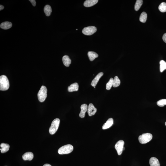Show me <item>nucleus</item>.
I'll return each mask as SVG.
<instances>
[{"mask_svg":"<svg viewBox=\"0 0 166 166\" xmlns=\"http://www.w3.org/2000/svg\"><path fill=\"white\" fill-rule=\"evenodd\" d=\"M10 86L9 80L6 76L2 75L0 76V90L7 91Z\"/></svg>","mask_w":166,"mask_h":166,"instance_id":"nucleus-1","label":"nucleus"},{"mask_svg":"<svg viewBox=\"0 0 166 166\" xmlns=\"http://www.w3.org/2000/svg\"><path fill=\"white\" fill-rule=\"evenodd\" d=\"M47 89L45 86H42L38 93V99L40 102H43L47 96Z\"/></svg>","mask_w":166,"mask_h":166,"instance_id":"nucleus-2","label":"nucleus"},{"mask_svg":"<svg viewBox=\"0 0 166 166\" xmlns=\"http://www.w3.org/2000/svg\"><path fill=\"white\" fill-rule=\"evenodd\" d=\"M60 120L56 118L53 121L49 129V133L51 135L54 134L58 129L60 124Z\"/></svg>","mask_w":166,"mask_h":166,"instance_id":"nucleus-3","label":"nucleus"},{"mask_svg":"<svg viewBox=\"0 0 166 166\" xmlns=\"http://www.w3.org/2000/svg\"><path fill=\"white\" fill-rule=\"evenodd\" d=\"M74 148L71 145L68 144L61 147L58 150V153L60 154H70L73 151Z\"/></svg>","mask_w":166,"mask_h":166,"instance_id":"nucleus-4","label":"nucleus"},{"mask_svg":"<svg viewBox=\"0 0 166 166\" xmlns=\"http://www.w3.org/2000/svg\"><path fill=\"white\" fill-rule=\"evenodd\" d=\"M152 138V135L150 133H143L139 136L138 137V140L141 144H146L150 141Z\"/></svg>","mask_w":166,"mask_h":166,"instance_id":"nucleus-5","label":"nucleus"},{"mask_svg":"<svg viewBox=\"0 0 166 166\" xmlns=\"http://www.w3.org/2000/svg\"><path fill=\"white\" fill-rule=\"evenodd\" d=\"M97 30L96 27L94 26H89L84 28L82 33L85 35H91L96 33Z\"/></svg>","mask_w":166,"mask_h":166,"instance_id":"nucleus-6","label":"nucleus"},{"mask_svg":"<svg viewBox=\"0 0 166 166\" xmlns=\"http://www.w3.org/2000/svg\"><path fill=\"white\" fill-rule=\"evenodd\" d=\"M124 144V142L123 140H120L117 141L115 145V149L117 151V154L119 155H121L122 153Z\"/></svg>","mask_w":166,"mask_h":166,"instance_id":"nucleus-7","label":"nucleus"},{"mask_svg":"<svg viewBox=\"0 0 166 166\" xmlns=\"http://www.w3.org/2000/svg\"><path fill=\"white\" fill-rule=\"evenodd\" d=\"M97 111V109L92 104H90L88 106V113L89 116H91L94 115Z\"/></svg>","mask_w":166,"mask_h":166,"instance_id":"nucleus-8","label":"nucleus"},{"mask_svg":"<svg viewBox=\"0 0 166 166\" xmlns=\"http://www.w3.org/2000/svg\"><path fill=\"white\" fill-rule=\"evenodd\" d=\"M88 106L87 104H82L81 106V110L79 114L80 117L82 118H84L86 113L88 111Z\"/></svg>","mask_w":166,"mask_h":166,"instance_id":"nucleus-9","label":"nucleus"},{"mask_svg":"<svg viewBox=\"0 0 166 166\" xmlns=\"http://www.w3.org/2000/svg\"><path fill=\"white\" fill-rule=\"evenodd\" d=\"M104 75V73L102 72H100L95 77L92 81L91 85L92 86L94 87L96 86V85L99 82V80L100 78L101 77Z\"/></svg>","mask_w":166,"mask_h":166,"instance_id":"nucleus-10","label":"nucleus"},{"mask_svg":"<svg viewBox=\"0 0 166 166\" xmlns=\"http://www.w3.org/2000/svg\"><path fill=\"white\" fill-rule=\"evenodd\" d=\"M34 155L31 152H27L25 153L22 156V159L25 161H31L33 159Z\"/></svg>","mask_w":166,"mask_h":166,"instance_id":"nucleus-11","label":"nucleus"},{"mask_svg":"<svg viewBox=\"0 0 166 166\" xmlns=\"http://www.w3.org/2000/svg\"><path fill=\"white\" fill-rule=\"evenodd\" d=\"M98 0H87L84 3L85 7H90L95 5L98 2Z\"/></svg>","mask_w":166,"mask_h":166,"instance_id":"nucleus-12","label":"nucleus"},{"mask_svg":"<svg viewBox=\"0 0 166 166\" xmlns=\"http://www.w3.org/2000/svg\"><path fill=\"white\" fill-rule=\"evenodd\" d=\"M114 122L113 119L112 118H109L108 120L106 123L103 125L102 129L103 130H106L112 126Z\"/></svg>","mask_w":166,"mask_h":166,"instance_id":"nucleus-13","label":"nucleus"},{"mask_svg":"<svg viewBox=\"0 0 166 166\" xmlns=\"http://www.w3.org/2000/svg\"><path fill=\"white\" fill-rule=\"evenodd\" d=\"M78 88L79 86L78 83H74L68 87V91L69 92L77 91H78Z\"/></svg>","mask_w":166,"mask_h":166,"instance_id":"nucleus-14","label":"nucleus"},{"mask_svg":"<svg viewBox=\"0 0 166 166\" xmlns=\"http://www.w3.org/2000/svg\"><path fill=\"white\" fill-rule=\"evenodd\" d=\"M149 163L151 166H160L158 159L155 157H151L149 160Z\"/></svg>","mask_w":166,"mask_h":166,"instance_id":"nucleus-15","label":"nucleus"},{"mask_svg":"<svg viewBox=\"0 0 166 166\" xmlns=\"http://www.w3.org/2000/svg\"><path fill=\"white\" fill-rule=\"evenodd\" d=\"M62 61L64 65L66 67H69L71 63V60L68 56H64L62 57Z\"/></svg>","mask_w":166,"mask_h":166,"instance_id":"nucleus-16","label":"nucleus"},{"mask_svg":"<svg viewBox=\"0 0 166 166\" xmlns=\"http://www.w3.org/2000/svg\"><path fill=\"white\" fill-rule=\"evenodd\" d=\"M12 26V23L9 22H5L1 24L0 27L1 28L7 30L10 28Z\"/></svg>","mask_w":166,"mask_h":166,"instance_id":"nucleus-17","label":"nucleus"},{"mask_svg":"<svg viewBox=\"0 0 166 166\" xmlns=\"http://www.w3.org/2000/svg\"><path fill=\"white\" fill-rule=\"evenodd\" d=\"M10 146L9 144L2 143L1 145V153H4L9 151Z\"/></svg>","mask_w":166,"mask_h":166,"instance_id":"nucleus-18","label":"nucleus"},{"mask_svg":"<svg viewBox=\"0 0 166 166\" xmlns=\"http://www.w3.org/2000/svg\"><path fill=\"white\" fill-rule=\"evenodd\" d=\"M88 56L90 60L91 61H93L99 56L97 53L93 51H89L88 53Z\"/></svg>","mask_w":166,"mask_h":166,"instance_id":"nucleus-19","label":"nucleus"},{"mask_svg":"<svg viewBox=\"0 0 166 166\" xmlns=\"http://www.w3.org/2000/svg\"><path fill=\"white\" fill-rule=\"evenodd\" d=\"M44 11L47 17H49L51 15L52 12V9L50 6L48 5H47L45 6Z\"/></svg>","mask_w":166,"mask_h":166,"instance_id":"nucleus-20","label":"nucleus"},{"mask_svg":"<svg viewBox=\"0 0 166 166\" xmlns=\"http://www.w3.org/2000/svg\"><path fill=\"white\" fill-rule=\"evenodd\" d=\"M147 18V14L145 12L142 13L140 17V21L143 23H145L146 21Z\"/></svg>","mask_w":166,"mask_h":166,"instance_id":"nucleus-21","label":"nucleus"},{"mask_svg":"<svg viewBox=\"0 0 166 166\" xmlns=\"http://www.w3.org/2000/svg\"><path fill=\"white\" fill-rule=\"evenodd\" d=\"M121 83L120 80L117 76L114 77L113 80V86L114 88H116L120 86Z\"/></svg>","mask_w":166,"mask_h":166,"instance_id":"nucleus-22","label":"nucleus"},{"mask_svg":"<svg viewBox=\"0 0 166 166\" xmlns=\"http://www.w3.org/2000/svg\"><path fill=\"white\" fill-rule=\"evenodd\" d=\"M143 4V1L142 0H137L136 4L135 5V10L137 11L139 10L140 7Z\"/></svg>","mask_w":166,"mask_h":166,"instance_id":"nucleus-23","label":"nucleus"},{"mask_svg":"<svg viewBox=\"0 0 166 166\" xmlns=\"http://www.w3.org/2000/svg\"><path fill=\"white\" fill-rule=\"evenodd\" d=\"M160 72H162L166 69V62L163 60H162L160 62Z\"/></svg>","mask_w":166,"mask_h":166,"instance_id":"nucleus-24","label":"nucleus"},{"mask_svg":"<svg viewBox=\"0 0 166 166\" xmlns=\"http://www.w3.org/2000/svg\"><path fill=\"white\" fill-rule=\"evenodd\" d=\"M159 9V10L162 12H166V3L162 2L160 5Z\"/></svg>","mask_w":166,"mask_h":166,"instance_id":"nucleus-25","label":"nucleus"},{"mask_svg":"<svg viewBox=\"0 0 166 166\" xmlns=\"http://www.w3.org/2000/svg\"><path fill=\"white\" fill-rule=\"evenodd\" d=\"M114 79L111 78L106 84V89L107 90H109L111 89L113 85Z\"/></svg>","mask_w":166,"mask_h":166,"instance_id":"nucleus-26","label":"nucleus"},{"mask_svg":"<svg viewBox=\"0 0 166 166\" xmlns=\"http://www.w3.org/2000/svg\"><path fill=\"white\" fill-rule=\"evenodd\" d=\"M157 105L160 107H163L166 105V99H162L159 100L157 102Z\"/></svg>","mask_w":166,"mask_h":166,"instance_id":"nucleus-27","label":"nucleus"},{"mask_svg":"<svg viewBox=\"0 0 166 166\" xmlns=\"http://www.w3.org/2000/svg\"><path fill=\"white\" fill-rule=\"evenodd\" d=\"M29 1L31 2L32 5H33L34 6V7H35V6H36V1H35V0H29Z\"/></svg>","mask_w":166,"mask_h":166,"instance_id":"nucleus-28","label":"nucleus"},{"mask_svg":"<svg viewBox=\"0 0 166 166\" xmlns=\"http://www.w3.org/2000/svg\"><path fill=\"white\" fill-rule=\"evenodd\" d=\"M162 39L166 43V33L164 34L162 37Z\"/></svg>","mask_w":166,"mask_h":166,"instance_id":"nucleus-29","label":"nucleus"},{"mask_svg":"<svg viewBox=\"0 0 166 166\" xmlns=\"http://www.w3.org/2000/svg\"><path fill=\"white\" fill-rule=\"evenodd\" d=\"M4 9V6L2 5H0V10H2L3 9Z\"/></svg>","mask_w":166,"mask_h":166,"instance_id":"nucleus-30","label":"nucleus"},{"mask_svg":"<svg viewBox=\"0 0 166 166\" xmlns=\"http://www.w3.org/2000/svg\"><path fill=\"white\" fill-rule=\"evenodd\" d=\"M43 166H52L49 164H45Z\"/></svg>","mask_w":166,"mask_h":166,"instance_id":"nucleus-31","label":"nucleus"},{"mask_svg":"<svg viewBox=\"0 0 166 166\" xmlns=\"http://www.w3.org/2000/svg\"><path fill=\"white\" fill-rule=\"evenodd\" d=\"M165 125L166 126V122H165Z\"/></svg>","mask_w":166,"mask_h":166,"instance_id":"nucleus-32","label":"nucleus"},{"mask_svg":"<svg viewBox=\"0 0 166 166\" xmlns=\"http://www.w3.org/2000/svg\"><path fill=\"white\" fill-rule=\"evenodd\" d=\"M94 88H96V86H94Z\"/></svg>","mask_w":166,"mask_h":166,"instance_id":"nucleus-33","label":"nucleus"},{"mask_svg":"<svg viewBox=\"0 0 166 166\" xmlns=\"http://www.w3.org/2000/svg\"><path fill=\"white\" fill-rule=\"evenodd\" d=\"M77 30H78V29H76Z\"/></svg>","mask_w":166,"mask_h":166,"instance_id":"nucleus-34","label":"nucleus"},{"mask_svg":"<svg viewBox=\"0 0 166 166\" xmlns=\"http://www.w3.org/2000/svg\"></svg>","mask_w":166,"mask_h":166,"instance_id":"nucleus-35","label":"nucleus"}]
</instances>
